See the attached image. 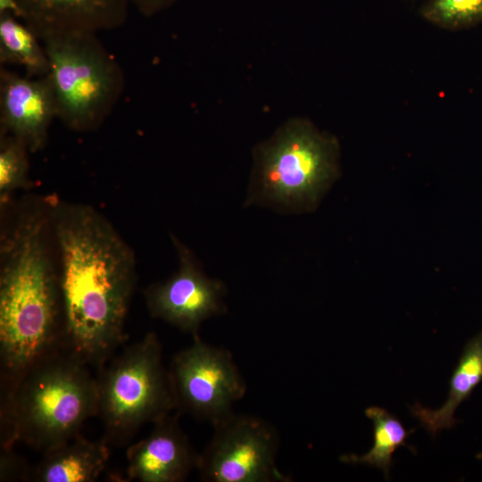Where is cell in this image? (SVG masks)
<instances>
[{
  "instance_id": "6da1fadb",
  "label": "cell",
  "mask_w": 482,
  "mask_h": 482,
  "mask_svg": "<svg viewBox=\"0 0 482 482\" xmlns=\"http://www.w3.org/2000/svg\"><path fill=\"white\" fill-rule=\"evenodd\" d=\"M50 205L60 259V348L99 370L125 341L135 256L93 207L61 202Z\"/></svg>"
},
{
  "instance_id": "7a4b0ae2",
  "label": "cell",
  "mask_w": 482,
  "mask_h": 482,
  "mask_svg": "<svg viewBox=\"0 0 482 482\" xmlns=\"http://www.w3.org/2000/svg\"><path fill=\"white\" fill-rule=\"evenodd\" d=\"M48 214L22 212L1 242V397L60 348L58 272L46 243Z\"/></svg>"
},
{
  "instance_id": "3957f363",
  "label": "cell",
  "mask_w": 482,
  "mask_h": 482,
  "mask_svg": "<svg viewBox=\"0 0 482 482\" xmlns=\"http://www.w3.org/2000/svg\"><path fill=\"white\" fill-rule=\"evenodd\" d=\"M88 366L59 348L37 362L1 397V448L21 443L45 453L79 433L98 412Z\"/></svg>"
},
{
  "instance_id": "277c9868",
  "label": "cell",
  "mask_w": 482,
  "mask_h": 482,
  "mask_svg": "<svg viewBox=\"0 0 482 482\" xmlns=\"http://www.w3.org/2000/svg\"><path fill=\"white\" fill-rule=\"evenodd\" d=\"M253 156L250 199L288 209H312L339 174L337 137L303 117L286 120Z\"/></svg>"
},
{
  "instance_id": "5b68a950",
  "label": "cell",
  "mask_w": 482,
  "mask_h": 482,
  "mask_svg": "<svg viewBox=\"0 0 482 482\" xmlns=\"http://www.w3.org/2000/svg\"><path fill=\"white\" fill-rule=\"evenodd\" d=\"M98 370L97 415L108 445H127L144 425L176 410L162 344L154 332L128 345Z\"/></svg>"
},
{
  "instance_id": "8992f818",
  "label": "cell",
  "mask_w": 482,
  "mask_h": 482,
  "mask_svg": "<svg viewBox=\"0 0 482 482\" xmlns=\"http://www.w3.org/2000/svg\"><path fill=\"white\" fill-rule=\"evenodd\" d=\"M58 119L69 129L87 131L101 125L116 105L125 85L123 71L92 32H63L40 39Z\"/></svg>"
},
{
  "instance_id": "52a82bcc",
  "label": "cell",
  "mask_w": 482,
  "mask_h": 482,
  "mask_svg": "<svg viewBox=\"0 0 482 482\" xmlns=\"http://www.w3.org/2000/svg\"><path fill=\"white\" fill-rule=\"evenodd\" d=\"M199 453L196 470L204 482H290L277 464L279 435L269 421L248 414L231 415L213 426Z\"/></svg>"
},
{
  "instance_id": "ba28073f",
  "label": "cell",
  "mask_w": 482,
  "mask_h": 482,
  "mask_svg": "<svg viewBox=\"0 0 482 482\" xmlns=\"http://www.w3.org/2000/svg\"><path fill=\"white\" fill-rule=\"evenodd\" d=\"M169 373L176 410L212 426L234 412L247 390L231 353L199 336L173 357Z\"/></svg>"
},
{
  "instance_id": "9c48e42d",
  "label": "cell",
  "mask_w": 482,
  "mask_h": 482,
  "mask_svg": "<svg viewBox=\"0 0 482 482\" xmlns=\"http://www.w3.org/2000/svg\"><path fill=\"white\" fill-rule=\"evenodd\" d=\"M179 268L166 281L152 285L145 291V302L152 317L178 328L193 337H198L203 321L226 312L225 285L207 277L190 251L175 237Z\"/></svg>"
},
{
  "instance_id": "30bf717a",
  "label": "cell",
  "mask_w": 482,
  "mask_h": 482,
  "mask_svg": "<svg viewBox=\"0 0 482 482\" xmlns=\"http://www.w3.org/2000/svg\"><path fill=\"white\" fill-rule=\"evenodd\" d=\"M55 118L57 101L48 75L29 78L1 68V134L16 137L35 153L45 146Z\"/></svg>"
},
{
  "instance_id": "8fae6325",
  "label": "cell",
  "mask_w": 482,
  "mask_h": 482,
  "mask_svg": "<svg viewBox=\"0 0 482 482\" xmlns=\"http://www.w3.org/2000/svg\"><path fill=\"white\" fill-rule=\"evenodd\" d=\"M177 415L153 423L151 432L127 449V476L140 482H182L197 468L199 453Z\"/></svg>"
},
{
  "instance_id": "7c38bea8",
  "label": "cell",
  "mask_w": 482,
  "mask_h": 482,
  "mask_svg": "<svg viewBox=\"0 0 482 482\" xmlns=\"http://www.w3.org/2000/svg\"><path fill=\"white\" fill-rule=\"evenodd\" d=\"M18 18L39 37L113 29L128 16L129 0H16Z\"/></svg>"
},
{
  "instance_id": "4fadbf2b",
  "label": "cell",
  "mask_w": 482,
  "mask_h": 482,
  "mask_svg": "<svg viewBox=\"0 0 482 482\" xmlns=\"http://www.w3.org/2000/svg\"><path fill=\"white\" fill-rule=\"evenodd\" d=\"M109 459L108 444L102 438L88 440L79 433L43 453L30 470L29 480L37 482H92L97 480Z\"/></svg>"
},
{
  "instance_id": "5bb4252c",
  "label": "cell",
  "mask_w": 482,
  "mask_h": 482,
  "mask_svg": "<svg viewBox=\"0 0 482 482\" xmlns=\"http://www.w3.org/2000/svg\"><path fill=\"white\" fill-rule=\"evenodd\" d=\"M481 382L482 330L465 345L450 379L448 397L442 407L430 410L416 403L411 412L432 435L451 428L457 422L454 418L456 409Z\"/></svg>"
},
{
  "instance_id": "9a60e30c",
  "label": "cell",
  "mask_w": 482,
  "mask_h": 482,
  "mask_svg": "<svg viewBox=\"0 0 482 482\" xmlns=\"http://www.w3.org/2000/svg\"><path fill=\"white\" fill-rule=\"evenodd\" d=\"M0 62L18 65L29 78L49 73V61L37 34L14 15L0 14Z\"/></svg>"
},
{
  "instance_id": "2e32d148",
  "label": "cell",
  "mask_w": 482,
  "mask_h": 482,
  "mask_svg": "<svg viewBox=\"0 0 482 482\" xmlns=\"http://www.w3.org/2000/svg\"><path fill=\"white\" fill-rule=\"evenodd\" d=\"M365 414L373 422V446L363 455L344 454L340 457V461L345 463H362L379 468L387 477L393 461V453L400 446L410 447L406 439L414 429L407 430L396 417L380 407H369Z\"/></svg>"
},
{
  "instance_id": "e0dca14e",
  "label": "cell",
  "mask_w": 482,
  "mask_h": 482,
  "mask_svg": "<svg viewBox=\"0 0 482 482\" xmlns=\"http://www.w3.org/2000/svg\"><path fill=\"white\" fill-rule=\"evenodd\" d=\"M420 16L441 29L469 28L482 21V0H427Z\"/></svg>"
},
{
  "instance_id": "ac0fdd59",
  "label": "cell",
  "mask_w": 482,
  "mask_h": 482,
  "mask_svg": "<svg viewBox=\"0 0 482 482\" xmlns=\"http://www.w3.org/2000/svg\"><path fill=\"white\" fill-rule=\"evenodd\" d=\"M1 136L0 145V195L4 199L15 189L29 185L27 146L16 137Z\"/></svg>"
},
{
  "instance_id": "d6986e66",
  "label": "cell",
  "mask_w": 482,
  "mask_h": 482,
  "mask_svg": "<svg viewBox=\"0 0 482 482\" xmlns=\"http://www.w3.org/2000/svg\"><path fill=\"white\" fill-rule=\"evenodd\" d=\"M12 448H2L0 478H29L31 469H29L25 461L12 452Z\"/></svg>"
},
{
  "instance_id": "ffe728a7",
  "label": "cell",
  "mask_w": 482,
  "mask_h": 482,
  "mask_svg": "<svg viewBox=\"0 0 482 482\" xmlns=\"http://www.w3.org/2000/svg\"><path fill=\"white\" fill-rule=\"evenodd\" d=\"M178 0H129L137 11L150 17L172 6Z\"/></svg>"
},
{
  "instance_id": "44dd1931",
  "label": "cell",
  "mask_w": 482,
  "mask_h": 482,
  "mask_svg": "<svg viewBox=\"0 0 482 482\" xmlns=\"http://www.w3.org/2000/svg\"><path fill=\"white\" fill-rule=\"evenodd\" d=\"M478 458L482 459V453H480V454L478 455Z\"/></svg>"
}]
</instances>
